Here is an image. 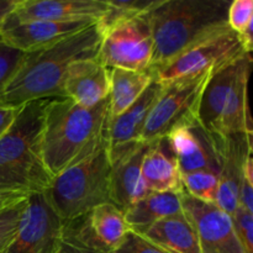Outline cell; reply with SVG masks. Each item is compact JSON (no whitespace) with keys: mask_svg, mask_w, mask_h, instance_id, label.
Returning a JSON list of instances; mask_svg holds the SVG:
<instances>
[{"mask_svg":"<svg viewBox=\"0 0 253 253\" xmlns=\"http://www.w3.org/2000/svg\"><path fill=\"white\" fill-rule=\"evenodd\" d=\"M108 10L105 0H17L5 22H99Z\"/></svg>","mask_w":253,"mask_h":253,"instance_id":"12","label":"cell"},{"mask_svg":"<svg viewBox=\"0 0 253 253\" xmlns=\"http://www.w3.org/2000/svg\"><path fill=\"white\" fill-rule=\"evenodd\" d=\"M212 72L163 84V90L148 116L141 141L152 145L165 140L175 128L195 123L202 93Z\"/></svg>","mask_w":253,"mask_h":253,"instance_id":"6","label":"cell"},{"mask_svg":"<svg viewBox=\"0 0 253 253\" xmlns=\"http://www.w3.org/2000/svg\"><path fill=\"white\" fill-rule=\"evenodd\" d=\"M20 108H0V137L7 131L14 123Z\"/></svg>","mask_w":253,"mask_h":253,"instance_id":"31","label":"cell"},{"mask_svg":"<svg viewBox=\"0 0 253 253\" xmlns=\"http://www.w3.org/2000/svg\"><path fill=\"white\" fill-rule=\"evenodd\" d=\"M62 91L63 98L71 99L82 106L98 105L109 98V69L96 58L73 62L64 77Z\"/></svg>","mask_w":253,"mask_h":253,"instance_id":"17","label":"cell"},{"mask_svg":"<svg viewBox=\"0 0 253 253\" xmlns=\"http://www.w3.org/2000/svg\"><path fill=\"white\" fill-rule=\"evenodd\" d=\"M22 198L21 195H12V194H5V193H0V208L5 207L7 204H11L15 200Z\"/></svg>","mask_w":253,"mask_h":253,"instance_id":"33","label":"cell"},{"mask_svg":"<svg viewBox=\"0 0 253 253\" xmlns=\"http://www.w3.org/2000/svg\"><path fill=\"white\" fill-rule=\"evenodd\" d=\"M93 24L95 22H4L0 30V41L24 53H29L52 46Z\"/></svg>","mask_w":253,"mask_h":253,"instance_id":"15","label":"cell"},{"mask_svg":"<svg viewBox=\"0 0 253 253\" xmlns=\"http://www.w3.org/2000/svg\"><path fill=\"white\" fill-rule=\"evenodd\" d=\"M88 216L94 237L105 253L119 246L130 231L124 211L111 203L98 205L88 212Z\"/></svg>","mask_w":253,"mask_h":253,"instance_id":"23","label":"cell"},{"mask_svg":"<svg viewBox=\"0 0 253 253\" xmlns=\"http://www.w3.org/2000/svg\"><path fill=\"white\" fill-rule=\"evenodd\" d=\"M109 121V98L90 108L67 98L49 99L43 116L42 153L52 177L91 155L108 138Z\"/></svg>","mask_w":253,"mask_h":253,"instance_id":"2","label":"cell"},{"mask_svg":"<svg viewBox=\"0 0 253 253\" xmlns=\"http://www.w3.org/2000/svg\"><path fill=\"white\" fill-rule=\"evenodd\" d=\"M235 231L246 253H253V212L237 207L232 214Z\"/></svg>","mask_w":253,"mask_h":253,"instance_id":"29","label":"cell"},{"mask_svg":"<svg viewBox=\"0 0 253 253\" xmlns=\"http://www.w3.org/2000/svg\"><path fill=\"white\" fill-rule=\"evenodd\" d=\"M183 212L194 226L200 253H246L235 231L231 215L216 204L200 202L183 192Z\"/></svg>","mask_w":253,"mask_h":253,"instance_id":"9","label":"cell"},{"mask_svg":"<svg viewBox=\"0 0 253 253\" xmlns=\"http://www.w3.org/2000/svg\"><path fill=\"white\" fill-rule=\"evenodd\" d=\"M110 169L106 138L91 155L54 175L44 198L62 221L83 216L110 203Z\"/></svg>","mask_w":253,"mask_h":253,"instance_id":"5","label":"cell"},{"mask_svg":"<svg viewBox=\"0 0 253 253\" xmlns=\"http://www.w3.org/2000/svg\"><path fill=\"white\" fill-rule=\"evenodd\" d=\"M143 236L169 253H200L197 232L184 212L160 220Z\"/></svg>","mask_w":253,"mask_h":253,"instance_id":"21","label":"cell"},{"mask_svg":"<svg viewBox=\"0 0 253 253\" xmlns=\"http://www.w3.org/2000/svg\"><path fill=\"white\" fill-rule=\"evenodd\" d=\"M109 79L110 118H115L130 108L153 82L150 71L138 72L121 68L109 69Z\"/></svg>","mask_w":253,"mask_h":253,"instance_id":"22","label":"cell"},{"mask_svg":"<svg viewBox=\"0 0 253 253\" xmlns=\"http://www.w3.org/2000/svg\"><path fill=\"white\" fill-rule=\"evenodd\" d=\"M109 253H169L151 242L143 235L128 231L119 246Z\"/></svg>","mask_w":253,"mask_h":253,"instance_id":"28","label":"cell"},{"mask_svg":"<svg viewBox=\"0 0 253 253\" xmlns=\"http://www.w3.org/2000/svg\"><path fill=\"white\" fill-rule=\"evenodd\" d=\"M57 253H100V252H96L90 249H86L85 246H83V245H81L79 242H77L76 240L71 239V237L62 234L61 244H59L58 251H57Z\"/></svg>","mask_w":253,"mask_h":253,"instance_id":"30","label":"cell"},{"mask_svg":"<svg viewBox=\"0 0 253 253\" xmlns=\"http://www.w3.org/2000/svg\"><path fill=\"white\" fill-rule=\"evenodd\" d=\"M16 1L17 0H0V30H1L6 17L14 9Z\"/></svg>","mask_w":253,"mask_h":253,"instance_id":"32","label":"cell"},{"mask_svg":"<svg viewBox=\"0 0 253 253\" xmlns=\"http://www.w3.org/2000/svg\"><path fill=\"white\" fill-rule=\"evenodd\" d=\"M182 194V193H180ZM177 193H148L124 211L131 231L143 235L165 217L182 214V199Z\"/></svg>","mask_w":253,"mask_h":253,"instance_id":"20","label":"cell"},{"mask_svg":"<svg viewBox=\"0 0 253 253\" xmlns=\"http://www.w3.org/2000/svg\"><path fill=\"white\" fill-rule=\"evenodd\" d=\"M246 54L251 53L247 52L241 36L227 26L188 47L166 66L150 72L155 81L166 84L175 79L216 71Z\"/></svg>","mask_w":253,"mask_h":253,"instance_id":"7","label":"cell"},{"mask_svg":"<svg viewBox=\"0 0 253 253\" xmlns=\"http://www.w3.org/2000/svg\"><path fill=\"white\" fill-rule=\"evenodd\" d=\"M148 146L142 141L109 150L110 153V203L125 211L148 194L142 183L141 167Z\"/></svg>","mask_w":253,"mask_h":253,"instance_id":"13","label":"cell"},{"mask_svg":"<svg viewBox=\"0 0 253 253\" xmlns=\"http://www.w3.org/2000/svg\"><path fill=\"white\" fill-rule=\"evenodd\" d=\"M62 227L63 221L44 195H30L19 232L5 253H57Z\"/></svg>","mask_w":253,"mask_h":253,"instance_id":"10","label":"cell"},{"mask_svg":"<svg viewBox=\"0 0 253 253\" xmlns=\"http://www.w3.org/2000/svg\"><path fill=\"white\" fill-rule=\"evenodd\" d=\"M163 90V84L153 79L142 95L123 114L110 118L108 127L109 150L141 141L147 119Z\"/></svg>","mask_w":253,"mask_h":253,"instance_id":"18","label":"cell"},{"mask_svg":"<svg viewBox=\"0 0 253 253\" xmlns=\"http://www.w3.org/2000/svg\"><path fill=\"white\" fill-rule=\"evenodd\" d=\"M251 63L252 54H246L237 61L220 67L219 69L212 72L205 84L198 108L197 121L217 142L221 143L217 135L219 121L227 96L242 69Z\"/></svg>","mask_w":253,"mask_h":253,"instance_id":"14","label":"cell"},{"mask_svg":"<svg viewBox=\"0 0 253 253\" xmlns=\"http://www.w3.org/2000/svg\"><path fill=\"white\" fill-rule=\"evenodd\" d=\"M230 0H161L145 15L153 40L150 71L227 27Z\"/></svg>","mask_w":253,"mask_h":253,"instance_id":"4","label":"cell"},{"mask_svg":"<svg viewBox=\"0 0 253 253\" xmlns=\"http://www.w3.org/2000/svg\"><path fill=\"white\" fill-rule=\"evenodd\" d=\"M166 140L182 175L200 170L220 174L221 143L208 133L198 121L175 128Z\"/></svg>","mask_w":253,"mask_h":253,"instance_id":"11","label":"cell"},{"mask_svg":"<svg viewBox=\"0 0 253 253\" xmlns=\"http://www.w3.org/2000/svg\"><path fill=\"white\" fill-rule=\"evenodd\" d=\"M24 54V52L12 48L0 41V96L16 73Z\"/></svg>","mask_w":253,"mask_h":253,"instance_id":"27","label":"cell"},{"mask_svg":"<svg viewBox=\"0 0 253 253\" xmlns=\"http://www.w3.org/2000/svg\"><path fill=\"white\" fill-rule=\"evenodd\" d=\"M142 183L148 193L184 192L182 173L167 140L148 146L141 167Z\"/></svg>","mask_w":253,"mask_h":253,"instance_id":"19","label":"cell"},{"mask_svg":"<svg viewBox=\"0 0 253 253\" xmlns=\"http://www.w3.org/2000/svg\"><path fill=\"white\" fill-rule=\"evenodd\" d=\"M49 100H36L20 108L0 137V193L30 197L43 194L52 177L42 153V127Z\"/></svg>","mask_w":253,"mask_h":253,"instance_id":"3","label":"cell"},{"mask_svg":"<svg viewBox=\"0 0 253 253\" xmlns=\"http://www.w3.org/2000/svg\"><path fill=\"white\" fill-rule=\"evenodd\" d=\"M184 193L200 202L215 204L219 188V175L211 172H192L182 175Z\"/></svg>","mask_w":253,"mask_h":253,"instance_id":"25","label":"cell"},{"mask_svg":"<svg viewBox=\"0 0 253 253\" xmlns=\"http://www.w3.org/2000/svg\"><path fill=\"white\" fill-rule=\"evenodd\" d=\"M98 61L108 69L150 71L153 40L145 15L116 22L103 30Z\"/></svg>","mask_w":253,"mask_h":253,"instance_id":"8","label":"cell"},{"mask_svg":"<svg viewBox=\"0 0 253 253\" xmlns=\"http://www.w3.org/2000/svg\"><path fill=\"white\" fill-rule=\"evenodd\" d=\"M27 198L22 197L0 208V253L7 251L19 232L27 207Z\"/></svg>","mask_w":253,"mask_h":253,"instance_id":"24","label":"cell"},{"mask_svg":"<svg viewBox=\"0 0 253 253\" xmlns=\"http://www.w3.org/2000/svg\"><path fill=\"white\" fill-rule=\"evenodd\" d=\"M227 25L232 31L241 36L247 29L253 26L252 0H234L227 10Z\"/></svg>","mask_w":253,"mask_h":253,"instance_id":"26","label":"cell"},{"mask_svg":"<svg viewBox=\"0 0 253 253\" xmlns=\"http://www.w3.org/2000/svg\"><path fill=\"white\" fill-rule=\"evenodd\" d=\"M252 150V136L244 132L226 136L221 142V167L215 204L231 216L239 207V189L244 165Z\"/></svg>","mask_w":253,"mask_h":253,"instance_id":"16","label":"cell"},{"mask_svg":"<svg viewBox=\"0 0 253 253\" xmlns=\"http://www.w3.org/2000/svg\"><path fill=\"white\" fill-rule=\"evenodd\" d=\"M103 34L95 22L52 46L25 53L0 96V108L17 109L36 100L63 98L62 85L68 67L81 59L98 58Z\"/></svg>","mask_w":253,"mask_h":253,"instance_id":"1","label":"cell"}]
</instances>
